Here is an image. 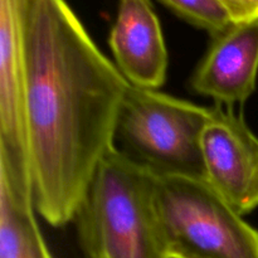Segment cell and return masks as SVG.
<instances>
[{"instance_id":"7","label":"cell","mask_w":258,"mask_h":258,"mask_svg":"<svg viewBox=\"0 0 258 258\" xmlns=\"http://www.w3.org/2000/svg\"><path fill=\"white\" fill-rule=\"evenodd\" d=\"M108 45L128 83L159 90L166 81L169 54L150 0H120Z\"/></svg>"},{"instance_id":"8","label":"cell","mask_w":258,"mask_h":258,"mask_svg":"<svg viewBox=\"0 0 258 258\" xmlns=\"http://www.w3.org/2000/svg\"><path fill=\"white\" fill-rule=\"evenodd\" d=\"M35 212L30 184L0 168V258H53Z\"/></svg>"},{"instance_id":"1","label":"cell","mask_w":258,"mask_h":258,"mask_svg":"<svg viewBox=\"0 0 258 258\" xmlns=\"http://www.w3.org/2000/svg\"><path fill=\"white\" fill-rule=\"evenodd\" d=\"M66 0H37L27 34L25 130L32 198L48 224L75 221L115 146L130 87Z\"/></svg>"},{"instance_id":"9","label":"cell","mask_w":258,"mask_h":258,"mask_svg":"<svg viewBox=\"0 0 258 258\" xmlns=\"http://www.w3.org/2000/svg\"><path fill=\"white\" fill-rule=\"evenodd\" d=\"M178 17L213 35L232 24L229 15L218 0H160Z\"/></svg>"},{"instance_id":"3","label":"cell","mask_w":258,"mask_h":258,"mask_svg":"<svg viewBox=\"0 0 258 258\" xmlns=\"http://www.w3.org/2000/svg\"><path fill=\"white\" fill-rule=\"evenodd\" d=\"M212 107L131 85L118 115L116 139L131 160L158 178L204 179L202 135Z\"/></svg>"},{"instance_id":"2","label":"cell","mask_w":258,"mask_h":258,"mask_svg":"<svg viewBox=\"0 0 258 258\" xmlns=\"http://www.w3.org/2000/svg\"><path fill=\"white\" fill-rule=\"evenodd\" d=\"M86 258H168L156 176L113 146L75 217Z\"/></svg>"},{"instance_id":"5","label":"cell","mask_w":258,"mask_h":258,"mask_svg":"<svg viewBox=\"0 0 258 258\" xmlns=\"http://www.w3.org/2000/svg\"><path fill=\"white\" fill-rule=\"evenodd\" d=\"M204 180L237 213L258 208V136L233 107L214 105L202 135Z\"/></svg>"},{"instance_id":"4","label":"cell","mask_w":258,"mask_h":258,"mask_svg":"<svg viewBox=\"0 0 258 258\" xmlns=\"http://www.w3.org/2000/svg\"><path fill=\"white\" fill-rule=\"evenodd\" d=\"M168 258H258V231L204 179L156 176Z\"/></svg>"},{"instance_id":"10","label":"cell","mask_w":258,"mask_h":258,"mask_svg":"<svg viewBox=\"0 0 258 258\" xmlns=\"http://www.w3.org/2000/svg\"><path fill=\"white\" fill-rule=\"evenodd\" d=\"M229 15L232 24L258 19V0H218Z\"/></svg>"},{"instance_id":"6","label":"cell","mask_w":258,"mask_h":258,"mask_svg":"<svg viewBox=\"0 0 258 258\" xmlns=\"http://www.w3.org/2000/svg\"><path fill=\"white\" fill-rule=\"evenodd\" d=\"M212 39L191 75L190 88L223 107L243 105L257 85L258 19L231 24Z\"/></svg>"}]
</instances>
